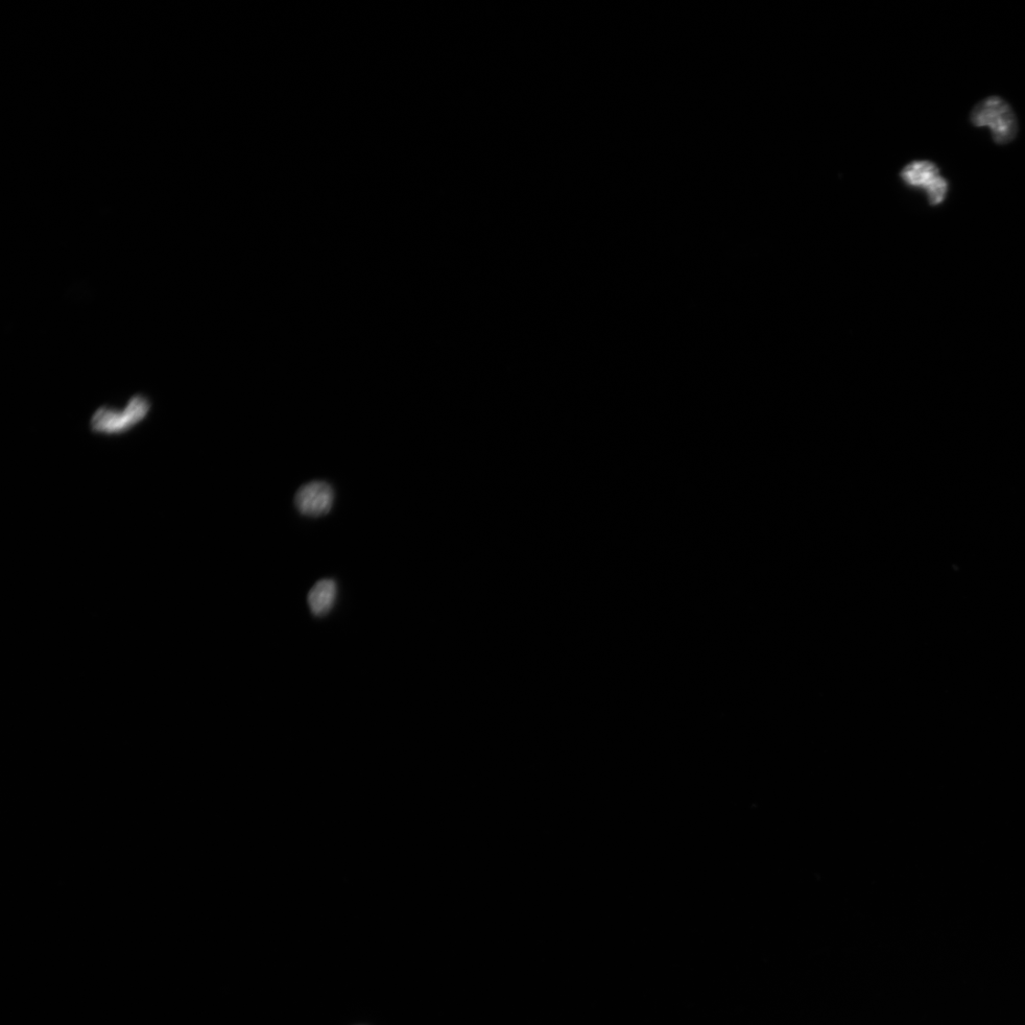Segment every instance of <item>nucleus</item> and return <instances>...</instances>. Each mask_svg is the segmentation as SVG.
I'll return each mask as SVG.
<instances>
[{"label":"nucleus","instance_id":"2","mask_svg":"<svg viewBox=\"0 0 1025 1025\" xmlns=\"http://www.w3.org/2000/svg\"><path fill=\"white\" fill-rule=\"evenodd\" d=\"M975 127L990 129L996 144L1007 145L1018 133L1017 117L1011 107L998 97L988 98L976 105L971 112Z\"/></svg>","mask_w":1025,"mask_h":1025},{"label":"nucleus","instance_id":"1","mask_svg":"<svg viewBox=\"0 0 1025 1025\" xmlns=\"http://www.w3.org/2000/svg\"><path fill=\"white\" fill-rule=\"evenodd\" d=\"M153 402L144 393L132 395L123 407L106 403L95 411L89 422V433L103 438H120L133 433L152 416Z\"/></svg>","mask_w":1025,"mask_h":1025},{"label":"nucleus","instance_id":"5","mask_svg":"<svg viewBox=\"0 0 1025 1025\" xmlns=\"http://www.w3.org/2000/svg\"><path fill=\"white\" fill-rule=\"evenodd\" d=\"M338 598V585L333 580L324 579L315 584L309 591L308 605L316 616L327 615L335 606Z\"/></svg>","mask_w":1025,"mask_h":1025},{"label":"nucleus","instance_id":"3","mask_svg":"<svg viewBox=\"0 0 1025 1025\" xmlns=\"http://www.w3.org/2000/svg\"><path fill=\"white\" fill-rule=\"evenodd\" d=\"M902 177L908 184L925 189L929 203L934 205L941 204L947 197L948 183L932 162H912L905 166Z\"/></svg>","mask_w":1025,"mask_h":1025},{"label":"nucleus","instance_id":"4","mask_svg":"<svg viewBox=\"0 0 1025 1025\" xmlns=\"http://www.w3.org/2000/svg\"><path fill=\"white\" fill-rule=\"evenodd\" d=\"M335 500V492L326 482L315 481L302 486L295 497L298 512L309 518H319L328 514Z\"/></svg>","mask_w":1025,"mask_h":1025}]
</instances>
